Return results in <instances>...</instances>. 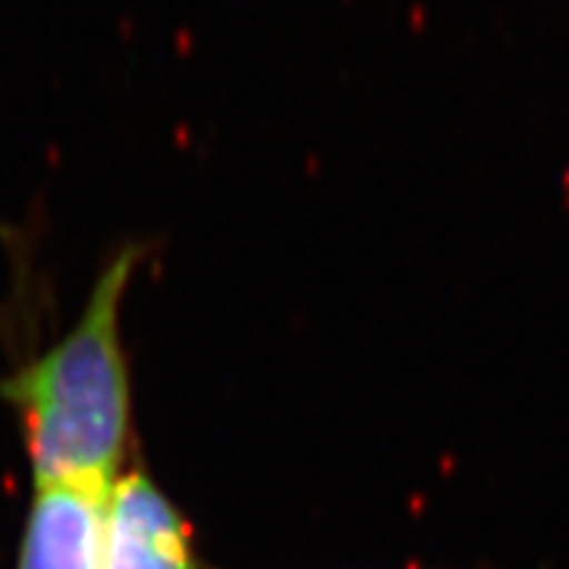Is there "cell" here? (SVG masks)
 Returning a JSON list of instances; mask_svg holds the SVG:
<instances>
[{
    "mask_svg": "<svg viewBox=\"0 0 569 569\" xmlns=\"http://www.w3.org/2000/svg\"><path fill=\"white\" fill-rule=\"evenodd\" d=\"M142 248L124 246L98 274L80 319L46 351L0 377L21 427L34 488L106 493L132 440V380L122 306Z\"/></svg>",
    "mask_w": 569,
    "mask_h": 569,
    "instance_id": "obj_1",
    "label": "cell"
},
{
    "mask_svg": "<svg viewBox=\"0 0 569 569\" xmlns=\"http://www.w3.org/2000/svg\"><path fill=\"white\" fill-rule=\"evenodd\" d=\"M101 569H201L193 528L142 467L124 469L106 490Z\"/></svg>",
    "mask_w": 569,
    "mask_h": 569,
    "instance_id": "obj_2",
    "label": "cell"
},
{
    "mask_svg": "<svg viewBox=\"0 0 569 569\" xmlns=\"http://www.w3.org/2000/svg\"><path fill=\"white\" fill-rule=\"evenodd\" d=\"M103 496L80 488H34L17 569H101Z\"/></svg>",
    "mask_w": 569,
    "mask_h": 569,
    "instance_id": "obj_3",
    "label": "cell"
}]
</instances>
